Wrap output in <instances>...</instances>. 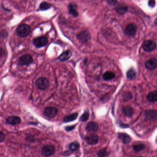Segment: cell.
Here are the masks:
<instances>
[{
	"label": "cell",
	"instance_id": "f546056e",
	"mask_svg": "<svg viewBox=\"0 0 157 157\" xmlns=\"http://www.w3.org/2000/svg\"><path fill=\"white\" fill-rule=\"evenodd\" d=\"M148 5L151 8H154L156 5V2L155 0H149V1L148 2Z\"/></svg>",
	"mask_w": 157,
	"mask_h": 157
},
{
	"label": "cell",
	"instance_id": "8fae6325",
	"mask_svg": "<svg viewBox=\"0 0 157 157\" xmlns=\"http://www.w3.org/2000/svg\"><path fill=\"white\" fill-rule=\"evenodd\" d=\"M157 61L156 58H152L145 63V67L149 70H153L157 68Z\"/></svg>",
	"mask_w": 157,
	"mask_h": 157
},
{
	"label": "cell",
	"instance_id": "4316f807",
	"mask_svg": "<svg viewBox=\"0 0 157 157\" xmlns=\"http://www.w3.org/2000/svg\"><path fill=\"white\" fill-rule=\"evenodd\" d=\"M89 111H85L84 113L81 116L80 120L82 122H86L89 119Z\"/></svg>",
	"mask_w": 157,
	"mask_h": 157
},
{
	"label": "cell",
	"instance_id": "30bf717a",
	"mask_svg": "<svg viewBox=\"0 0 157 157\" xmlns=\"http://www.w3.org/2000/svg\"><path fill=\"white\" fill-rule=\"evenodd\" d=\"M68 8L69 13L71 15L73 16V17H77L78 16L79 13L77 10V5L76 4L73 2L70 3L68 7Z\"/></svg>",
	"mask_w": 157,
	"mask_h": 157
},
{
	"label": "cell",
	"instance_id": "8992f818",
	"mask_svg": "<svg viewBox=\"0 0 157 157\" xmlns=\"http://www.w3.org/2000/svg\"><path fill=\"white\" fill-rule=\"evenodd\" d=\"M32 62L33 58L30 55H24L19 59V64L20 65H28Z\"/></svg>",
	"mask_w": 157,
	"mask_h": 157
},
{
	"label": "cell",
	"instance_id": "4fadbf2b",
	"mask_svg": "<svg viewBox=\"0 0 157 157\" xmlns=\"http://www.w3.org/2000/svg\"><path fill=\"white\" fill-rule=\"evenodd\" d=\"M145 118L148 120H156L157 118V111L156 110H147L145 113Z\"/></svg>",
	"mask_w": 157,
	"mask_h": 157
},
{
	"label": "cell",
	"instance_id": "52a82bcc",
	"mask_svg": "<svg viewBox=\"0 0 157 157\" xmlns=\"http://www.w3.org/2000/svg\"><path fill=\"white\" fill-rule=\"evenodd\" d=\"M55 147L52 145H46L44 146L42 150V153L44 156H51L55 152Z\"/></svg>",
	"mask_w": 157,
	"mask_h": 157
},
{
	"label": "cell",
	"instance_id": "836d02e7",
	"mask_svg": "<svg viewBox=\"0 0 157 157\" xmlns=\"http://www.w3.org/2000/svg\"><path fill=\"white\" fill-rule=\"evenodd\" d=\"M4 52L3 49H0V58L3 56L4 55Z\"/></svg>",
	"mask_w": 157,
	"mask_h": 157
},
{
	"label": "cell",
	"instance_id": "ba28073f",
	"mask_svg": "<svg viewBox=\"0 0 157 157\" xmlns=\"http://www.w3.org/2000/svg\"><path fill=\"white\" fill-rule=\"evenodd\" d=\"M44 112L46 117L49 118H52L56 116L58 113V110L55 107L49 106L45 109Z\"/></svg>",
	"mask_w": 157,
	"mask_h": 157
},
{
	"label": "cell",
	"instance_id": "5bb4252c",
	"mask_svg": "<svg viewBox=\"0 0 157 157\" xmlns=\"http://www.w3.org/2000/svg\"><path fill=\"white\" fill-rule=\"evenodd\" d=\"M21 118L18 116H10L6 119V123L9 124L14 125L21 123Z\"/></svg>",
	"mask_w": 157,
	"mask_h": 157
},
{
	"label": "cell",
	"instance_id": "d6a6232c",
	"mask_svg": "<svg viewBox=\"0 0 157 157\" xmlns=\"http://www.w3.org/2000/svg\"><path fill=\"white\" fill-rule=\"evenodd\" d=\"M117 2V0H108V4L110 5H111V6L116 5Z\"/></svg>",
	"mask_w": 157,
	"mask_h": 157
},
{
	"label": "cell",
	"instance_id": "484cf974",
	"mask_svg": "<svg viewBox=\"0 0 157 157\" xmlns=\"http://www.w3.org/2000/svg\"><path fill=\"white\" fill-rule=\"evenodd\" d=\"M145 148V146L143 144H139L133 146L134 151L136 152H139L144 149Z\"/></svg>",
	"mask_w": 157,
	"mask_h": 157
},
{
	"label": "cell",
	"instance_id": "e0dca14e",
	"mask_svg": "<svg viewBox=\"0 0 157 157\" xmlns=\"http://www.w3.org/2000/svg\"><path fill=\"white\" fill-rule=\"evenodd\" d=\"M71 55H72V53L71 51L70 50H67V51L63 52L58 58V59L61 61H65L70 58Z\"/></svg>",
	"mask_w": 157,
	"mask_h": 157
},
{
	"label": "cell",
	"instance_id": "7a4b0ae2",
	"mask_svg": "<svg viewBox=\"0 0 157 157\" xmlns=\"http://www.w3.org/2000/svg\"><path fill=\"white\" fill-rule=\"evenodd\" d=\"M143 47L144 50L146 52H151L155 50L156 48V43L152 40H146L143 43Z\"/></svg>",
	"mask_w": 157,
	"mask_h": 157
},
{
	"label": "cell",
	"instance_id": "9a60e30c",
	"mask_svg": "<svg viewBox=\"0 0 157 157\" xmlns=\"http://www.w3.org/2000/svg\"><path fill=\"white\" fill-rule=\"evenodd\" d=\"M117 12L120 15L124 14L128 12V7L124 4L119 3L115 8Z\"/></svg>",
	"mask_w": 157,
	"mask_h": 157
},
{
	"label": "cell",
	"instance_id": "277c9868",
	"mask_svg": "<svg viewBox=\"0 0 157 157\" xmlns=\"http://www.w3.org/2000/svg\"><path fill=\"white\" fill-rule=\"evenodd\" d=\"M33 43L36 48H42L47 45L48 43V40L47 37L45 36H40L35 38L33 40Z\"/></svg>",
	"mask_w": 157,
	"mask_h": 157
},
{
	"label": "cell",
	"instance_id": "7402d4cb",
	"mask_svg": "<svg viewBox=\"0 0 157 157\" xmlns=\"http://www.w3.org/2000/svg\"><path fill=\"white\" fill-rule=\"evenodd\" d=\"M115 77V74L111 71H106L103 75V78L105 81L111 80Z\"/></svg>",
	"mask_w": 157,
	"mask_h": 157
},
{
	"label": "cell",
	"instance_id": "cb8c5ba5",
	"mask_svg": "<svg viewBox=\"0 0 157 157\" xmlns=\"http://www.w3.org/2000/svg\"><path fill=\"white\" fill-rule=\"evenodd\" d=\"M51 7H52V5L51 4L44 2L40 4L39 8L41 10L44 11V10H47L49 9Z\"/></svg>",
	"mask_w": 157,
	"mask_h": 157
},
{
	"label": "cell",
	"instance_id": "ac0fdd59",
	"mask_svg": "<svg viewBox=\"0 0 157 157\" xmlns=\"http://www.w3.org/2000/svg\"><path fill=\"white\" fill-rule=\"evenodd\" d=\"M124 114L128 117H131L134 114V110L133 108L130 105H127L124 107L123 109Z\"/></svg>",
	"mask_w": 157,
	"mask_h": 157
},
{
	"label": "cell",
	"instance_id": "f1b7e54d",
	"mask_svg": "<svg viewBox=\"0 0 157 157\" xmlns=\"http://www.w3.org/2000/svg\"><path fill=\"white\" fill-rule=\"evenodd\" d=\"M108 155L109 153L105 149H102L98 153V155L99 157H105V156H107Z\"/></svg>",
	"mask_w": 157,
	"mask_h": 157
},
{
	"label": "cell",
	"instance_id": "3957f363",
	"mask_svg": "<svg viewBox=\"0 0 157 157\" xmlns=\"http://www.w3.org/2000/svg\"><path fill=\"white\" fill-rule=\"evenodd\" d=\"M36 87L41 90H45L49 86V82L45 77H40L36 82Z\"/></svg>",
	"mask_w": 157,
	"mask_h": 157
},
{
	"label": "cell",
	"instance_id": "603a6c76",
	"mask_svg": "<svg viewBox=\"0 0 157 157\" xmlns=\"http://www.w3.org/2000/svg\"><path fill=\"white\" fill-rule=\"evenodd\" d=\"M79 147H80V145L77 142H74L71 143L69 146V149L72 152L77 150L79 149Z\"/></svg>",
	"mask_w": 157,
	"mask_h": 157
},
{
	"label": "cell",
	"instance_id": "2e32d148",
	"mask_svg": "<svg viewBox=\"0 0 157 157\" xmlns=\"http://www.w3.org/2000/svg\"><path fill=\"white\" fill-rule=\"evenodd\" d=\"M85 130L87 131L91 132H96L98 130V124L97 123L95 122H89L87 124Z\"/></svg>",
	"mask_w": 157,
	"mask_h": 157
},
{
	"label": "cell",
	"instance_id": "ffe728a7",
	"mask_svg": "<svg viewBox=\"0 0 157 157\" xmlns=\"http://www.w3.org/2000/svg\"><path fill=\"white\" fill-rule=\"evenodd\" d=\"M78 117V114L77 113H74L73 114L68 115L64 118L63 122L64 123H68L74 121Z\"/></svg>",
	"mask_w": 157,
	"mask_h": 157
},
{
	"label": "cell",
	"instance_id": "44dd1931",
	"mask_svg": "<svg viewBox=\"0 0 157 157\" xmlns=\"http://www.w3.org/2000/svg\"><path fill=\"white\" fill-rule=\"evenodd\" d=\"M147 100L151 102H155L157 100V93L156 91L149 93L147 96Z\"/></svg>",
	"mask_w": 157,
	"mask_h": 157
},
{
	"label": "cell",
	"instance_id": "83f0119b",
	"mask_svg": "<svg viewBox=\"0 0 157 157\" xmlns=\"http://www.w3.org/2000/svg\"><path fill=\"white\" fill-rule=\"evenodd\" d=\"M123 98L124 101H129L132 98V95L130 92H126L123 95Z\"/></svg>",
	"mask_w": 157,
	"mask_h": 157
},
{
	"label": "cell",
	"instance_id": "4dcf8cb0",
	"mask_svg": "<svg viewBox=\"0 0 157 157\" xmlns=\"http://www.w3.org/2000/svg\"><path fill=\"white\" fill-rule=\"evenodd\" d=\"M75 125H73V126H67V127H65V130L67 131H71L74 130V129H75Z\"/></svg>",
	"mask_w": 157,
	"mask_h": 157
},
{
	"label": "cell",
	"instance_id": "6da1fadb",
	"mask_svg": "<svg viewBox=\"0 0 157 157\" xmlns=\"http://www.w3.org/2000/svg\"><path fill=\"white\" fill-rule=\"evenodd\" d=\"M30 32V27L27 24H22L18 27L17 33L21 37H26L29 35Z\"/></svg>",
	"mask_w": 157,
	"mask_h": 157
},
{
	"label": "cell",
	"instance_id": "d4e9b609",
	"mask_svg": "<svg viewBox=\"0 0 157 157\" xmlns=\"http://www.w3.org/2000/svg\"><path fill=\"white\" fill-rule=\"evenodd\" d=\"M136 72L135 70L130 69L127 72V77L129 79H134L136 77Z\"/></svg>",
	"mask_w": 157,
	"mask_h": 157
},
{
	"label": "cell",
	"instance_id": "7c38bea8",
	"mask_svg": "<svg viewBox=\"0 0 157 157\" xmlns=\"http://www.w3.org/2000/svg\"><path fill=\"white\" fill-rule=\"evenodd\" d=\"M85 140L87 143L91 145H94L97 144L98 142V137L95 135H89L85 137Z\"/></svg>",
	"mask_w": 157,
	"mask_h": 157
},
{
	"label": "cell",
	"instance_id": "9c48e42d",
	"mask_svg": "<svg viewBox=\"0 0 157 157\" xmlns=\"http://www.w3.org/2000/svg\"><path fill=\"white\" fill-rule=\"evenodd\" d=\"M137 30V27L134 24H130L126 27L125 32L129 36H133L136 35Z\"/></svg>",
	"mask_w": 157,
	"mask_h": 157
},
{
	"label": "cell",
	"instance_id": "5b68a950",
	"mask_svg": "<svg viewBox=\"0 0 157 157\" xmlns=\"http://www.w3.org/2000/svg\"><path fill=\"white\" fill-rule=\"evenodd\" d=\"M77 38L81 43H85L90 39L91 36L89 31L84 30L78 34Z\"/></svg>",
	"mask_w": 157,
	"mask_h": 157
},
{
	"label": "cell",
	"instance_id": "d6986e66",
	"mask_svg": "<svg viewBox=\"0 0 157 157\" xmlns=\"http://www.w3.org/2000/svg\"><path fill=\"white\" fill-rule=\"evenodd\" d=\"M118 137L122 140L123 143L124 144H128L131 141V138L129 135L125 133H119Z\"/></svg>",
	"mask_w": 157,
	"mask_h": 157
},
{
	"label": "cell",
	"instance_id": "1f68e13d",
	"mask_svg": "<svg viewBox=\"0 0 157 157\" xmlns=\"http://www.w3.org/2000/svg\"><path fill=\"white\" fill-rule=\"evenodd\" d=\"M5 138V136L2 132H0V143L3 142Z\"/></svg>",
	"mask_w": 157,
	"mask_h": 157
}]
</instances>
